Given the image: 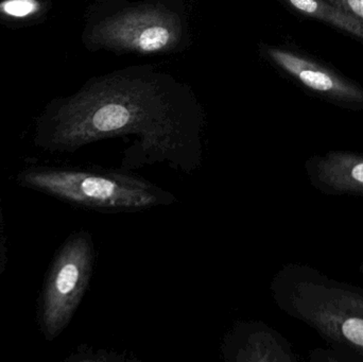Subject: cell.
<instances>
[{
	"label": "cell",
	"mask_w": 363,
	"mask_h": 362,
	"mask_svg": "<svg viewBox=\"0 0 363 362\" xmlns=\"http://www.w3.org/2000/svg\"><path fill=\"white\" fill-rule=\"evenodd\" d=\"M198 113L183 108L157 80L113 74L64 100L40 121L35 145L69 152L104 138L136 135L123 169L167 162L186 174L202 161Z\"/></svg>",
	"instance_id": "1"
},
{
	"label": "cell",
	"mask_w": 363,
	"mask_h": 362,
	"mask_svg": "<svg viewBox=\"0 0 363 362\" xmlns=\"http://www.w3.org/2000/svg\"><path fill=\"white\" fill-rule=\"evenodd\" d=\"M277 305L330 346L363 361V288L302 264L284 266L271 283Z\"/></svg>",
	"instance_id": "2"
},
{
	"label": "cell",
	"mask_w": 363,
	"mask_h": 362,
	"mask_svg": "<svg viewBox=\"0 0 363 362\" xmlns=\"http://www.w3.org/2000/svg\"><path fill=\"white\" fill-rule=\"evenodd\" d=\"M17 183L96 212H140L177 202L174 193L123 168L38 166L19 172Z\"/></svg>",
	"instance_id": "3"
},
{
	"label": "cell",
	"mask_w": 363,
	"mask_h": 362,
	"mask_svg": "<svg viewBox=\"0 0 363 362\" xmlns=\"http://www.w3.org/2000/svg\"><path fill=\"white\" fill-rule=\"evenodd\" d=\"M96 251L86 231L72 234L55 253L38 301V324L47 341L61 336L72 322L93 276Z\"/></svg>",
	"instance_id": "4"
},
{
	"label": "cell",
	"mask_w": 363,
	"mask_h": 362,
	"mask_svg": "<svg viewBox=\"0 0 363 362\" xmlns=\"http://www.w3.org/2000/svg\"><path fill=\"white\" fill-rule=\"evenodd\" d=\"M180 38L179 17L150 6L108 17L95 26L89 36L96 46L138 53L170 50L177 46Z\"/></svg>",
	"instance_id": "5"
},
{
	"label": "cell",
	"mask_w": 363,
	"mask_h": 362,
	"mask_svg": "<svg viewBox=\"0 0 363 362\" xmlns=\"http://www.w3.org/2000/svg\"><path fill=\"white\" fill-rule=\"evenodd\" d=\"M307 179L323 195L363 198V153L332 150L305 163Z\"/></svg>",
	"instance_id": "6"
},
{
	"label": "cell",
	"mask_w": 363,
	"mask_h": 362,
	"mask_svg": "<svg viewBox=\"0 0 363 362\" xmlns=\"http://www.w3.org/2000/svg\"><path fill=\"white\" fill-rule=\"evenodd\" d=\"M268 55L279 67L308 89L338 101L363 103L362 89L334 74L332 70L281 49L269 48Z\"/></svg>",
	"instance_id": "7"
},
{
	"label": "cell",
	"mask_w": 363,
	"mask_h": 362,
	"mask_svg": "<svg viewBox=\"0 0 363 362\" xmlns=\"http://www.w3.org/2000/svg\"><path fill=\"white\" fill-rule=\"evenodd\" d=\"M224 354L236 361H298L287 340L260 322L236 327L226 340Z\"/></svg>",
	"instance_id": "8"
},
{
	"label": "cell",
	"mask_w": 363,
	"mask_h": 362,
	"mask_svg": "<svg viewBox=\"0 0 363 362\" xmlns=\"http://www.w3.org/2000/svg\"><path fill=\"white\" fill-rule=\"evenodd\" d=\"M290 4L304 14L326 21L338 29L363 40V21L323 0H289Z\"/></svg>",
	"instance_id": "9"
},
{
	"label": "cell",
	"mask_w": 363,
	"mask_h": 362,
	"mask_svg": "<svg viewBox=\"0 0 363 362\" xmlns=\"http://www.w3.org/2000/svg\"><path fill=\"white\" fill-rule=\"evenodd\" d=\"M311 362H358L355 357L338 349L330 346L328 349L318 348L309 354Z\"/></svg>",
	"instance_id": "10"
},
{
	"label": "cell",
	"mask_w": 363,
	"mask_h": 362,
	"mask_svg": "<svg viewBox=\"0 0 363 362\" xmlns=\"http://www.w3.org/2000/svg\"><path fill=\"white\" fill-rule=\"evenodd\" d=\"M121 356H115L113 353H108L106 351H95L91 349L81 346L76 352L72 353L66 361H121Z\"/></svg>",
	"instance_id": "11"
},
{
	"label": "cell",
	"mask_w": 363,
	"mask_h": 362,
	"mask_svg": "<svg viewBox=\"0 0 363 362\" xmlns=\"http://www.w3.org/2000/svg\"><path fill=\"white\" fill-rule=\"evenodd\" d=\"M0 8L11 16L25 17L35 12L38 4L36 0H6Z\"/></svg>",
	"instance_id": "12"
},
{
	"label": "cell",
	"mask_w": 363,
	"mask_h": 362,
	"mask_svg": "<svg viewBox=\"0 0 363 362\" xmlns=\"http://www.w3.org/2000/svg\"><path fill=\"white\" fill-rule=\"evenodd\" d=\"M330 2L363 21V0H330Z\"/></svg>",
	"instance_id": "13"
},
{
	"label": "cell",
	"mask_w": 363,
	"mask_h": 362,
	"mask_svg": "<svg viewBox=\"0 0 363 362\" xmlns=\"http://www.w3.org/2000/svg\"><path fill=\"white\" fill-rule=\"evenodd\" d=\"M8 249H6V235L4 229V213H2L1 202H0V278L6 270L8 261Z\"/></svg>",
	"instance_id": "14"
},
{
	"label": "cell",
	"mask_w": 363,
	"mask_h": 362,
	"mask_svg": "<svg viewBox=\"0 0 363 362\" xmlns=\"http://www.w3.org/2000/svg\"><path fill=\"white\" fill-rule=\"evenodd\" d=\"M359 272H360V273H362V276H363V261H362V264H360Z\"/></svg>",
	"instance_id": "15"
}]
</instances>
